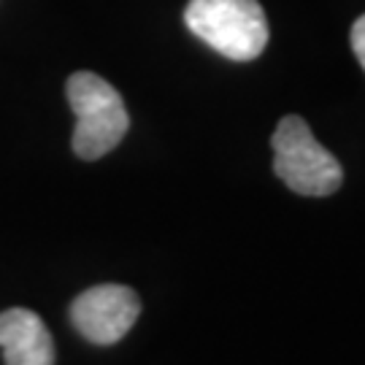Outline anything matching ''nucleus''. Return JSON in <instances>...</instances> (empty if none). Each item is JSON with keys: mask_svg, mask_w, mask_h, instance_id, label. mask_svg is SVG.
Listing matches in <instances>:
<instances>
[{"mask_svg": "<svg viewBox=\"0 0 365 365\" xmlns=\"http://www.w3.org/2000/svg\"><path fill=\"white\" fill-rule=\"evenodd\" d=\"M141 314V300L125 284H98L71 303V322L87 341L111 346L128 336Z\"/></svg>", "mask_w": 365, "mask_h": 365, "instance_id": "obj_4", "label": "nucleus"}, {"mask_svg": "<svg viewBox=\"0 0 365 365\" xmlns=\"http://www.w3.org/2000/svg\"><path fill=\"white\" fill-rule=\"evenodd\" d=\"M349 41H352V52L357 54L360 66L365 68V14L352 25V33H349Z\"/></svg>", "mask_w": 365, "mask_h": 365, "instance_id": "obj_6", "label": "nucleus"}, {"mask_svg": "<svg viewBox=\"0 0 365 365\" xmlns=\"http://www.w3.org/2000/svg\"><path fill=\"white\" fill-rule=\"evenodd\" d=\"M271 146L274 173L298 195L327 197L344 182L341 163L314 138L312 128L295 114L276 125Z\"/></svg>", "mask_w": 365, "mask_h": 365, "instance_id": "obj_3", "label": "nucleus"}, {"mask_svg": "<svg viewBox=\"0 0 365 365\" xmlns=\"http://www.w3.org/2000/svg\"><path fill=\"white\" fill-rule=\"evenodd\" d=\"M184 25L233 63L257 60L268 46V19L257 0H190Z\"/></svg>", "mask_w": 365, "mask_h": 365, "instance_id": "obj_1", "label": "nucleus"}, {"mask_svg": "<svg viewBox=\"0 0 365 365\" xmlns=\"http://www.w3.org/2000/svg\"><path fill=\"white\" fill-rule=\"evenodd\" d=\"M0 349L6 365H54V341L36 312L9 309L0 314Z\"/></svg>", "mask_w": 365, "mask_h": 365, "instance_id": "obj_5", "label": "nucleus"}, {"mask_svg": "<svg viewBox=\"0 0 365 365\" xmlns=\"http://www.w3.org/2000/svg\"><path fill=\"white\" fill-rule=\"evenodd\" d=\"M68 103L76 114L73 152L81 160H101L130 130V117L125 101L106 78L90 71H78L66 84Z\"/></svg>", "mask_w": 365, "mask_h": 365, "instance_id": "obj_2", "label": "nucleus"}]
</instances>
